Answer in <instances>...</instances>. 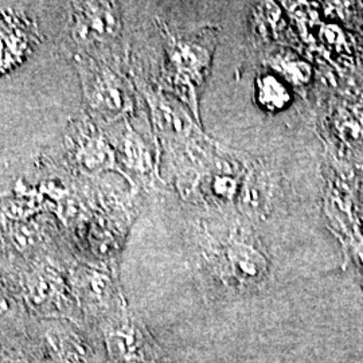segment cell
I'll return each instance as SVG.
<instances>
[{
    "instance_id": "1",
    "label": "cell",
    "mask_w": 363,
    "mask_h": 363,
    "mask_svg": "<svg viewBox=\"0 0 363 363\" xmlns=\"http://www.w3.org/2000/svg\"><path fill=\"white\" fill-rule=\"evenodd\" d=\"M46 346L52 359L57 363H85L89 349L85 340L72 328L52 327L46 335Z\"/></svg>"
}]
</instances>
